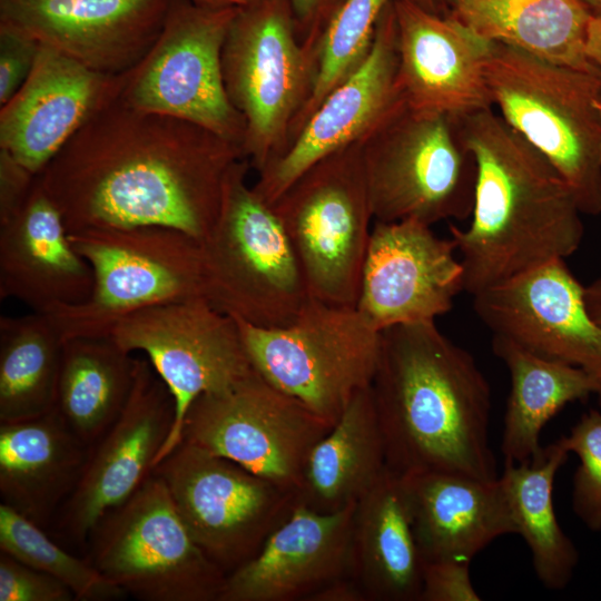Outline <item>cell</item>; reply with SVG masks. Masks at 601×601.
<instances>
[{"mask_svg": "<svg viewBox=\"0 0 601 601\" xmlns=\"http://www.w3.org/2000/svg\"><path fill=\"white\" fill-rule=\"evenodd\" d=\"M239 145L193 122L119 100L85 125L38 175L68 231L159 226L201 242Z\"/></svg>", "mask_w": 601, "mask_h": 601, "instance_id": "1", "label": "cell"}, {"mask_svg": "<svg viewBox=\"0 0 601 601\" xmlns=\"http://www.w3.org/2000/svg\"><path fill=\"white\" fill-rule=\"evenodd\" d=\"M371 388L388 469L499 477L489 440L490 384L471 353L435 322L381 332Z\"/></svg>", "mask_w": 601, "mask_h": 601, "instance_id": "2", "label": "cell"}, {"mask_svg": "<svg viewBox=\"0 0 601 601\" xmlns=\"http://www.w3.org/2000/svg\"><path fill=\"white\" fill-rule=\"evenodd\" d=\"M476 165L472 221L450 225L472 296L575 253L584 227L554 167L492 108L455 118Z\"/></svg>", "mask_w": 601, "mask_h": 601, "instance_id": "3", "label": "cell"}, {"mask_svg": "<svg viewBox=\"0 0 601 601\" xmlns=\"http://www.w3.org/2000/svg\"><path fill=\"white\" fill-rule=\"evenodd\" d=\"M484 75L493 106L572 189L601 214V75L490 41Z\"/></svg>", "mask_w": 601, "mask_h": 601, "instance_id": "4", "label": "cell"}, {"mask_svg": "<svg viewBox=\"0 0 601 601\" xmlns=\"http://www.w3.org/2000/svg\"><path fill=\"white\" fill-rule=\"evenodd\" d=\"M246 158L230 168L218 217L200 242L204 296L247 324H290L311 298L292 242L272 205L247 184Z\"/></svg>", "mask_w": 601, "mask_h": 601, "instance_id": "5", "label": "cell"}, {"mask_svg": "<svg viewBox=\"0 0 601 601\" xmlns=\"http://www.w3.org/2000/svg\"><path fill=\"white\" fill-rule=\"evenodd\" d=\"M90 265L93 286L82 303L47 315L63 342L108 337L122 318L141 309L204 297L201 244L168 227H98L69 231Z\"/></svg>", "mask_w": 601, "mask_h": 601, "instance_id": "6", "label": "cell"}, {"mask_svg": "<svg viewBox=\"0 0 601 601\" xmlns=\"http://www.w3.org/2000/svg\"><path fill=\"white\" fill-rule=\"evenodd\" d=\"M231 105L245 119L244 157L257 173L288 146L314 89L318 53L299 41L289 0L239 7L221 52Z\"/></svg>", "mask_w": 601, "mask_h": 601, "instance_id": "7", "label": "cell"}, {"mask_svg": "<svg viewBox=\"0 0 601 601\" xmlns=\"http://www.w3.org/2000/svg\"><path fill=\"white\" fill-rule=\"evenodd\" d=\"M361 146L374 221L432 226L472 214L476 165L455 118L403 105Z\"/></svg>", "mask_w": 601, "mask_h": 601, "instance_id": "8", "label": "cell"}, {"mask_svg": "<svg viewBox=\"0 0 601 601\" xmlns=\"http://www.w3.org/2000/svg\"><path fill=\"white\" fill-rule=\"evenodd\" d=\"M236 322L254 370L332 424L359 391L372 385L381 332L356 306L311 297L286 326Z\"/></svg>", "mask_w": 601, "mask_h": 601, "instance_id": "9", "label": "cell"}, {"mask_svg": "<svg viewBox=\"0 0 601 601\" xmlns=\"http://www.w3.org/2000/svg\"><path fill=\"white\" fill-rule=\"evenodd\" d=\"M311 297L356 306L374 220L361 142L313 164L272 205Z\"/></svg>", "mask_w": 601, "mask_h": 601, "instance_id": "10", "label": "cell"}, {"mask_svg": "<svg viewBox=\"0 0 601 601\" xmlns=\"http://www.w3.org/2000/svg\"><path fill=\"white\" fill-rule=\"evenodd\" d=\"M89 561L142 601H218L226 574L205 554L154 472L90 532Z\"/></svg>", "mask_w": 601, "mask_h": 601, "instance_id": "11", "label": "cell"}, {"mask_svg": "<svg viewBox=\"0 0 601 601\" xmlns=\"http://www.w3.org/2000/svg\"><path fill=\"white\" fill-rule=\"evenodd\" d=\"M237 9L170 0L158 38L127 71L119 101L193 122L243 149L245 119L228 98L221 66L224 42Z\"/></svg>", "mask_w": 601, "mask_h": 601, "instance_id": "12", "label": "cell"}, {"mask_svg": "<svg viewBox=\"0 0 601 601\" xmlns=\"http://www.w3.org/2000/svg\"><path fill=\"white\" fill-rule=\"evenodd\" d=\"M152 472L193 539L226 575L252 560L299 502L296 492L186 441Z\"/></svg>", "mask_w": 601, "mask_h": 601, "instance_id": "13", "label": "cell"}, {"mask_svg": "<svg viewBox=\"0 0 601 601\" xmlns=\"http://www.w3.org/2000/svg\"><path fill=\"white\" fill-rule=\"evenodd\" d=\"M332 426L254 370L224 391L199 395L185 415L181 441L298 494L308 455Z\"/></svg>", "mask_w": 601, "mask_h": 601, "instance_id": "14", "label": "cell"}, {"mask_svg": "<svg viewBox=\"0 0 601 601\" xmlns=\"http://www.w3.org/2000/svg\"><path fill=\"white\" fill-rule=\"evenodd\" d=\"M109 337L129 353H144L174 397L175 422L154 467L181 441L185 415L199 395L224 391L254 371L236 319L204 297L136 312Z\"/></svg>", "mask_w": 601, "mask_h": 601, "instance_id": "15", "label": "cell"}, {"mask_svg": "<svg viewBox=\"0 0 601 601\" xmlns=\"http://www.w3.org/2000/svg\"><path fill=\"white\" fill-rule=\"evenodd\" d=\"M175 401L147 358H138L131 395L118 418L88 449L80 479L57 521L77 544L151 474L175 422Z\"/></svg>", "mask_w": 601, "mask_h": 601, "instance_id": "16", "label": "cell"}, {"mask_svg": "<svg viewBox=\"0 0 601 601\" xmlns=\"http://www.w3.org/2000/svg\"><path fill=\"white\" fill-rule=\"evenodd\" d=\"M431 227L414 219L374 223L356 308L378 332L435 322L464 290L455 242Z\"/></svg>", "mask_w": 601, "mask_h": 601, "instance_id": "17", "label": "cell"}, {"mask_svg": "<svg viewBox=\"0 0 601 601\" xmlns=\"http://www.w3.org/2000/svg\"><path fill=\"white\" fill-rule=\"evenodd\" d=\"M393 1L381 13L364 62L321 102L285 151L258 171L253 188L267 204L273 205L313 164L361 142L405 105L397 81Z\"/></svg>", "mask_w": 601, "mask_h": 601, "instance_id": "18", "label": "cell"}, {"mask_svg": "<svg viewBox=\"0 0 601 601\" xmlns=\"http://www.w3.org/2000/svg\"><path fill=\"white\" fill-rule=\"evenodd\" d=\"M584 289L564 259H554L474 295L473 307L493 335L601 383V326L588 312Z\"/></svg>", "mask_w": 601, "mask_h": 601, "instance_id": "19", "label": "cell"}, {"mask_svg": "<svg viewBox=\"0 0 601 601\" xmlns=\"http://www.w3.org/2000/svg\"><path fill=\"white\" fill-rule=\"evenodd\" d=\"M126 73L100 72L41 46L31 73L0 108V149L38 176L85 125L119 100Z\"/></svg>", "mask_w": 601, "mask_h": 601, "instance_id": "20", "label": "cell"}, {"mask_svg": "<svg viewBox=\"0 0 601 601\" xmlns=\"http://www.w3.org/2000/svg\"><path fill=\"white\" fill-rule=\"evenodd\" d=\"M170 0H0V24L93 70L119 75L148 52Z\"/></svg>", "mask_w": 601, "mask_h": 601, "instance_id": "21", "label": "cell"}, {"mask_svg": "<svg viewBox=\"0 0 601 601\" xmlns=\"http://www.w3.org/2000/svg\"><path fill=\"white\" fill-rule=\"evenodd\" d=\"M397 81L407 107L459 118L492 108L484 75L490 41L453 14L394 0Z\"/></svg>", "mask_w": 601, "mask_h": 601, "instance_id": "22", "label": "cell"}, {"mask_svg": "<svg viewBox=\"0 0 601 601\" xmlns=\"http://www.w3.org/2000/svg\"><path fill=\"white\" fill-rule=\"evenodd\" d=\"M355 504L321 513L298 502L259 552L226 575L218 601H307L351 575Z\"/></svg>", "mask_w": 601, "mask_h": 601, "instance_id": "23", "label": "cell"}, {"mask_svg": "<svg viewBox=\"0 0 601 601\" xmlns=\"http://www.w3.org/2000/svg\"><path fill=\"white\" fill-rule=\"evenodd\" d=\"M90 265L75 249L62 214L37 176L23 205L0 224V298L48 314L85 302Z\"/></svg>", "mask_w": 601, "mask_h": 601, "instance_id": "24", "label": "cell"}, {"mask_svg": "<svg viewBox=\"0 0 601 601\" xmlns=\"http://www.w3.org/2000/svg\"><path fill=\"white\" fill-rule=\"evenodd\" d=\"M424 562L469 560L495 539L518 534L497 479L428 472L404 475Z\"/></svg>", "mask_w": 601, "mask_h": 601, "instance_id": "25", "label": "cell"}, {"mask_svg": "<svg viewBox=\"0 0 601 601\" xmlns=\"http://www.w3.org/2000/svg\"><path fill=\"white\" fill-rule=\"evenodd\" d=\"M423 568L405 476L386 467L355 504L351 577L366 601H421Z\"/></svg>", "mask_w": 601, "mask_h": 601, "instance_id": "26", "label": "cell"}, {"mask_svg": "<svg viewBox=\"0 0 601 601\" xmlns=\"http://www.w3.org/2000/svg\"><path fill=\"white\" fill-rule=\"evenodd\" d=\"M87 454L56 410L0 422L1 503L45 529L73 492Z\"/></svg>", "mask_w": 601, "mask_h": 601, "instance_id": "27", "label": "cell"}, {"mask_svg": "<svg viewBox=\"0 0 601 601\" xmlns=\"http://www.w3.org/2000/svg\"><path fill=\"white\" fill-rule=\"evenodd\" d=\"M386 467L385 443L370 386L353 397L311 451L298 501L321 513L343 510L356 503Z\"/></svg>", "mask_w": 601, "mask_h": 601, "instance_id": "28", "label": "cell"}, {"mask_svg": "<svg viewBox=\"0 0 601 601\" xmlns=\"http://www.w3.org/2000/svg\"><path fill=\"white\" fill-rule=\"evenodd\" d=\"M492 347L511 376L501 445L504 463L536 456L543 427L568 403L591 395L601 400V383L578 366L535 354L501 335H493Z\"/></svg>", "mask_w": 601, "mask_h": 601, "instance_id": "29", "label": "cell"}, {"mask_svg": "<svg viewBox=\"0 0 601 601\" xmlns=\"http://www.w3.org/2000/svg\"><path fill=\"white\" fill-rule=\"evenodd\" d=\"M449 13L487 41L556 65L599 72L585 55L592 16L580 0H449Z\"/></svg>", "mask_w": 601, "mask_h": 601, "instance_id": "30", "label": "cell"}, {"mask_svg": "<svg viewBox=\"0 0 601 601\" xmlns=\"http://www.w3.org/2000/svg\"><path fill=\"white\" fill-rule=\"evenodd\" d=\"M111 337L63 342L55 410L89 449L124 411L135 385L138 358Z\"/></svg>", "mask_w": 601, "mask_h": 601, "instance_id": "31", "label": "cell"}, {"mask_svg": "<svg viewBox=\"0 0 601 601\" xmlns=\"http://www.w3.org/2000/svg\"><path fill=\"white\" fill-rule=\"evenodd\" d=\"M569 454L562 436L531 461L504 463L499 476L518 534L530 549L534 572L550 590L565 588L579 562L578 550L558 522L553 504L554 479Z\"/></svg>", "mask_w": 601, "mask_h": 601, "instance_id": "32", "label": "cell"}, {"mask_svg": "<svg viewBox=\"0 0 601 601\" xmlns=\"http://www.w3.org/2000/svg\"><path fill=\"white\" fill-rule=\"evenodd\" d=\"M62 347L47 314L1 316L0 422L26 421L55 410Z\"/></svg>", "mask_w": 601, "mask_h": 601, "instance_id": "33", "label": "cell"}, {"mask_svg": "<svg viewBox=\"0 0 601 601\" xmlns=\"http://www.w3.org/2000/svg\"><path fill=\"white\" fill-rule=\"evenodd\" d=\"M0 551L67 585L80 601H110L126 592L81 559L52 541L45 529L16 510L0 504Z\"/></svg>", "mask_w": 601, "mask_h": 601, "instance_id": "34", "label": "cell"}, {"mask_svg": "<svg viewBox=\"0 0 601 601\" xmlns=\"http://www.w3.org/2000/svg\"><path fill=\"white\" fill-rule=\"evenodd\" d=\"M392 1L345 0L332 18L319 42L313 92L292 127L289 142L329 92L367 58L381 13Z\"/></svg>", "mask_w": 601, "mask_h": 601, "instance_id": "35", "label": "cell"}, {"mask_svg": "<svg viewBox=\"0 0 601 601\" xmlns=\"http://www.w3.org/2000/svg\"><path fill=\"white\" fill-rule=\"evenodd\" d=\"M579 459L573 479L572 506L591 531H601V412L590 410L563 436Z\"/></svg>", "mask_w": 601, "mask_h": 601, "instance_id": "36", "label": "cell"}, {"mask_svg": "<svg viewBox=\"0 0 601 601\" xmlns=\"http://www.w3.org/2000/svg\"><path fill=\"white\" fill-rule=\"evenodd\" d=\"M59 580L0 552V601H72Z\"/></svg>", "mask_w": 601, "mask_h": 601, "instance_id": "37", "label": "cell"}, {"mask_svg": "<svg viewBox=\"0 0 601 601\" xmlns=\"http://www.w3.org/2000/svg\"><path fill=\"white\" fill-rule=\"evenodd\" d=\"M40 47L29 36L0 24V107L24 83L35 67Z\"/></svg>", "mask_w": 601, "mask_h": 601, "instance_id": "38", "label": "cell"}, {"mask_svg": "<svg viewBox=\"0 0 601 601\" xmlns=\"http://www.w3.org/2000/svg\"><path fill=\"white\" fill-rule=\"evenodd\" d=\"M470 563L459 559L424 562L421 601H480Z\"/></svg>", "mask_w": 601, "mask_h": 601, "instance_id": "39", "label": "cell"}, {"mask_svg": "<svg viewBox=\"0 0 601 601\" xmlns=\"http://www.w3.org/2000/svg\"><path fill=\"white\" fill-rule=\"evenodd\" d=\"M302 45L319 53L321 39L345 0H289Z\"/></svg>", "mask_w": 601, "mask_h": 601, "instance_id": "40", "label": "cell"}, {"mask_svg": "<svg viewBox=\"0 0 601 601\" xmlns=\"http://www.w3.org/2000/svg\"><path fill=\"white\" fill-rule=\"evenodd\" d=\"M37 175L0 149V224L11 218L27 200Z\"/></svg>", "mask_w": 601, "mask_h": 601, "instance_id": "41", "label": "cell"}, {"mask_svg": "<svg viewBox=\"0 0 601 601\" xmlns=\"http://www.w3.org/2000/svg\"><path fill=\"white\" fill-rule=\"evenodd\" d=\"M307 601H366V597L356 581L346 575L319 589Z\"/></svg>", "mask_w": 601, "mask_h": 601, "instance_id": "42", "label": "cell"}, {"mask_svg": "<svg viewBox=\"0 0 601 601\" xmlns=\"http://www.w3.org/2000/svg\"><path fill=\"white\" fill-rule=\"evenodd\" d=\"M585 55L601 75V16L590 19L585 39Z\"/></svg>", "mask_w": 601, "mask_h": 601, "instance_id": "43", "label": "cell"}, {"mask_svg": "<svg viewBox=\"0 0 601 601\" xmlns=\"http://www.w3.org/2000/svg\"><path fill=\"white\" fill-rule=\"evenodd\" d=\"M584 302L591 317L601 326V277L585 287Z\"/></svg>", "mask_w": 601, "mask_h": 601, "instance_id": "44", "label": "cell"}, {"mask_svg": "<svg viewBox=\"0 0 601 601\" xmlns=\"http://www.w3.org/2000/svg\"><path fill=\"white\" fill-rule=\"evenodd\" d=\"M423 9L437 13V14H449L450 4L449 0H408Z\"/></svg>", "mask_w": 601, "mask_h": 601, "instance_id": "45", "label": "cell"}, {"mask_svg": "<svg viewBox=\"0 0 601 601\" xmlns=\"http://www.w3.org/2000/svg\"><path fill=\"white\" fill-rule=\"evenodd\" d=\"M592 17L601 16V0H580Z\"/></svg>", "mask_w": 601, "mask_h": 601, "instance_id": "46", "label": "cell"}, {"mask_svg": "<svg viewBox=\"0 0 601 601\" xmlns=\"http://www.w3.org/2000/svg\"><path fill=\"white\" fill-rule=\"evenodd\" d=\"M191 1L200 6L214 7V8L236 6L231 0H191Z\"/></svg>", "mask_w": 601, "mask_h": 601, "instance_id": "47", "label": "cell"}, {"mask_svg": "<svg viewBox=\"0 0 601 601\" xmlns=\"http://www.w3.org/2000/svg\"><path fill=\"white\" fill-rule=\"evenodd\" d=\"M236 6L245 7L259 2L260 0H231Z\"/></svg>", "mask_w": 601, "mask_h": 601, "instance_id": "48", "label": "cell"}]
</instances>
